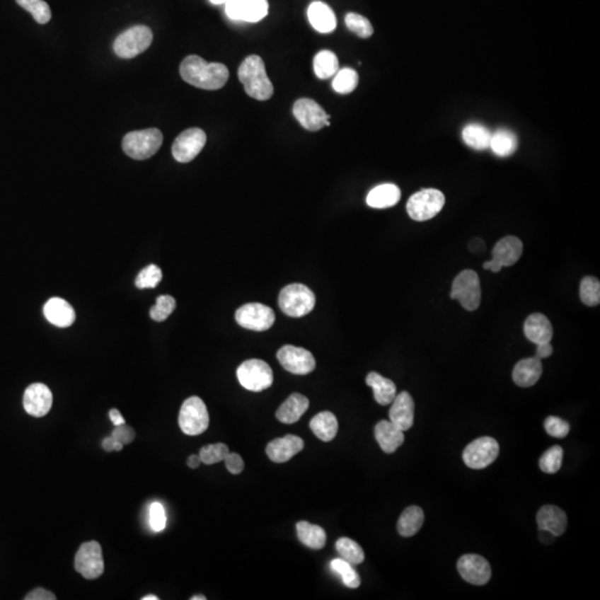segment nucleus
Returning a JSON list of instances; mask_svg holds the SVG:
<instances>
[{
    "label": "nucleus",
    "instance_id": "1",
    "mask_svg": "<svg viewBox=\"0 0 600 600\" xmlns=\"http://www.w3.org/2000/svg\"><path fill=\"white\" fill-rule=\"evenodd\" d=\"M180 76L189 85L204 91L223 88L229 78L227 67L219 62H207L200 56H188L180 65Z\"/></svg>",
    "mask_w": 600,
    "mask_h": 600
},
{
    "label": "nucleus",
    "instance_id": "2",
    "mask_svg": "<svg viewBox=\"0 0 600 600\" xmlns=\"http://www.w3.org/2000/svg\"><path fill=\"white\" fill-rule=\"evenodd\" d=\"M238 77L245 91L251 98L260 101L272 98L274 86L267 76L264 62L259 56L251 54L245 58L239 67Z\"/></svg>",
    "mask_w": 600,
    "mask_h": 600
},
{
    "label": "nucleus",
    "instance_id": "3",
    "mask_svg": "<svg viewBox=\"0 0 600 600\" xmlns=\"http://www.w3.org/2000/svg\"><path fill=\"white\" fill-rule=\"evenodd\" d=\"M163 134L157 128L128 132L122 139L125 154L136 161L153 157L163 145Z\"/></svg>",
    "mask_w": 600,
    "mask_h": 600
},
{
    "label": "nucleus",
    "instance_id": "4",
    "mask_svg": "<svg viewBox=\"0 0 600 600\" xmlns=\"http://www.w3.org/2000/svg\"><path fill=\"white\" fill-rule=\"evenodd\" d=\"M278 304L285 315L299 318L313 311L316 297L307 286L303 284H292L280 292Z\"/></svg>",
    "mask_w": 600,
    "mask_h": 600
},
{
    "label": "nucleus",
    "instance_id": "5",
    "mask_svg": "<svg viewBox=\"0 0 600 600\" xmlns=\"http://www.w3.org/2000/svg\"><path fill=\"white\" fill-rule=\"evenodd\" d=\"M445 196L438 189H422L409 198L407 212L416 221H425L435 217L445 206Z\"/></svg>",
    "mask_w": 600,
    "mask_h": 600
},
{
    "label": "nucleus",
    "instance_id": "6",
    "mask_svg": "<svg viewBox=\"0 0 600 600\" xmlns=\"http://www.w3.org/2000/svg\"><path fill=\"white\" fill-rule=\"evenodd\" d=\"M179 427L188 436H198L207 430L209 414L200 397H190L184 401L179 412Z\"/></svg>",
    "mask_w": 600,
    "mask_h": 600
},
{
    "label": "nucleus",
    "instance_id": "7",
    "mask_svg": "<svg viewBox=\"0 0 600 600\" xmlns=\"http://www.w3.org/2000/svg\"><path fill=\"white\" fill-rule=\"evenodd\" d=\"M153 42V33L149 27L134 26L117 37L114 50L117 56L125 59L136 57L146 52Z\"/></svg>",
    "mask_w": 600,
    "mask_h": 600
},
{
    "label": "nucleus",
    "instance_id": "8",
    "mask_svg": "<svg viewBox=\"0 0 600 600\" xmlns=\"http://www.w3.org/2000/svg\"><path fill=\"white\" fill-rule=\"evenodd\" d=\"M451 299L458 300L466 311H476L481 303V287L478 275L473 270L458 274L451 285Z\"/></svg>",
    "mask_w": 600,
    "mask_h": 600
},
{
    "label": "nucleus",
    "instance_id": "9",
    "mask_svg": "<svg viewBox=\"0 0 600 600\" xmlns=\"http://www.w3.org/2000/svg\"><path fill=\"white\" fill-rule=\"evenodd\" d=\"M237 378L243 388L256 393L270 388L274 383L272 368L266 362L260 359L243 362L237 369Z\"/></svg>",
    "mask_w": 600,
    "mask_h": 600
},
{
    "label": "nucleus",
    "instance_id": "10",
    "mask_svg": "<svg viewBox=\"0 0 600 600\" xmlns=\"http://www.w3.org/2000/svg\"><path fill=\"white\" fill-rule=\"evenodd\" d=\"M75 570L86 579H97L104 574L103 549L97 541L83 543L75 556Z\"/></svg>",
    "mask_w": 600,
    "mask_h": 600
},
{
    "label": "nucleus",
    "instance_id": "11",
    "mask_svg": "<svg viewBox=\"0 0 600 600\" xmlns=\"http://www.w3.org/2000/svg\"><path fill=\"white\" fill-rule=\"evenodd\" d=\"M500 455V445L492 437L473 440L465 448L463 459L471 469H484L492 465Z\"/></svg>",
    "mask_w": 600,
    "mask_h": 600
},
{
    "label": "nucleus",
    "instance_id": "12",
    "mask_svg": "<svg viewBox=\"0 0 600 600\" xmlns=\"http://www.w3.org/2000/svg\"><path fill=\"white\" fill-rule=\"evenodd\" d=\"M523 243L517 237L508 236L500 239L492 249V259L484 262V270L500 272L502 267L515 265L523 255Z\"/></svg>",
    "mask_w": 600,
    "mask_h": 600
},
{
    "label": "nucleus",
    "instance_id": "13",
    "mask_svg": "<svg viewBox=\"0 0 600 600\" xmlns=\"http://www.w3.org/2000/svg\"><path fill=\"white\" fill-rule=\"evenodd\" d=\"M236 321L243 328L255 331L268 330L275 323L272 308L259 303L246 304L236 311Z\"/></svg>",
    "mask_w": 600,
    "mask_h": 600
},
{
    "label": "nucleus",
    "instance_id": "14",
    "mask_svg": "<svg viewBox=\"0 0 600 600\" xmlns=\"http://www.w3.org/2000/svg\"><path fill=\"white\" fill-rule=\"evenodd\" d=\"M207 136L200 128H189L181 132L173 142V156L179 163H186L194 161L206 145Z\"/></svg>",
    "mask_w": 600,
    "mask_h": 600
},
{
    "label": "nucleus",
    "instance_id": "15",
    "mask_svg": "<svg viewBox=\"0 0 600 600\" xmlns=\"http://www.w3.org/2000/svg\"><path fill=\"white\" fill-rule=\"evenodd\" d=\"M280 365L289 373L295 375H307L316 368V360L313 354L301 347L286 345L277 352Z\"/></svg>",
    "mask_w": 600,
    "mask_h": 600
},
{
    "label": "nucleus",
    "instance_id": "16",
    "mask_svg": "<svg viewBox=\"0 0 600 600\" xmlns=\"http://www.w3.org/2000/svg\"><path fill=\"white\" fill-rule=\"evenodd\" d=\"M293 112L296 120L309 132H318L325 126H330V116L313 99H298L294 105Z\"/></svg>",
    "mask_w": 600,
    "mask_h": 600
},
{
    "label": "nucleus",
    "instance_id": "17",
    "mask_svg": "<svg viewBox=\"0 0 600 600\" xmlns=\"http://www.w3.org/2000/svg\"><path fill=\"white\" fill-rule=\"evenodd\" d=\"M461 577L473 585H486L492 577V568L484 557L479 555H463L457 564Z\"/></svg>",
    "mask_w": 600,
    "mask_h": 600
},
{
    "label": "nucleus",
    "instance_id": "18",
    "mask_svg": "<svg viewBox=\"0 0 600 600\" xmlns=\"http://www.w3.org/2000/svg\"><path fill=\"white\" fill-rule=\"evenodd\" d=\"M52 406V393L44 383H36L29 386L23 395V408L30 416H46Z\"/></svg>",
    "mask_w": 600,
    "mask_h": 600
},
{
    "label": "nucleus",
    "instance_id": "19",
    "mask_svg": "<svg viewBox=\"0 0 600 600\" xmlns=\"http://www.w3.org/2000/svg\"><path fill=\"white\" fill-rule=\"evenodd\" d=\"M414 418L415 403L412 397L407 391L396 395L391 403L389 420L399 429L406 432L412 427Z\"/></svg>",
    "mask_w": 600,
    "mask_h": 600
},
{
    "label": "nucleus",
    "instance_id": "20",
    "mask_svg": "<svg viewBox=\"0 0 600 600\" xmlns=\"http://www.w3.org/2000/svg\"><path fill=\"white\" fill-rule=\"evenodd\" d=\"M304 440L295 435H287L277 438L267 445L266 453L274 463H287L294 456L304 449Z\"/></svg>",
    "mask_w": 600,
    "mask_h": 600
},
{
    "label": "nucleus",
    "instance_id": "21",
    "mask_svg": "<svg viewBox=\"0 0 600 600\" xmlns=\"http://www.w3.org/2000/svg\"><path fill=\"white\" fill-rule=\"evenodd\" d=\"M537 524L539 529L549 531L555 537H558L566 531L568 519L564 510L557 506L547 504L539 509L537 514Z\"/></svg>",
    "mask_w": 600,
    "mask_h": 600
},
{
    "label": "nucleus",
    "instance_id": "22",
    "mask_svg": "<svg viewBox=\"0 0 600 600\" xmlns=\"http://www.w3.org/2000/svg\"><path fill=\"white\" fill-rule=\"evenodd\" d=\"M44 315L47 321L60 328L71 326L76 319L74 308L66 300L58 297L47 301L44 306Z\"/></svg>",
    "mask_w": 600,
    "mask_h": 600
},
{
    "label": "nucleus",
    "instance_id": "23",
    "mask_svg": "<svg viewBox=\"0 0 600 600\" xmlns=\"http://www.w3.org/2000/svg\"><path fill=\"white\" fill-rule=\"evenodd\" d=\"M524 333L528 340L536 345L550 342L554 335L550 321L543 313L529 316L524 325Z\"/></svg>",
    "mask_w": 600,
    "mask_h": 600
},
{
    "label": "nucleus",
    "instance_id": "24",
    "mask_svg": "<svg viewBox=\"0 0 600 600\" xmlns=\"http://www.w3.org/2000/svg\"><path fill=\"white\" fill-rule=\"evenodd\" d=\"M375 438L386 454H393L404 444V432L391 420H381L375 427Z\"/></svg>",
    "mask_w": 600,
    "mask_h": 600
},
{
    "label": "nucleus",
    "instance_id": "25",
    "mask_svg": "<svg viewBox=\"0 0 600 600\" xmlns=\"http://www.w3.org/2000/svg\"><path fill=\"white\" fill-rule=\"evenodd\" d=\"M543 374L541 360L537 357L526 358L516 364L512 371V379L519 387H531L539 381Z\"/></svg>",
    "mask_w": 600,
    "mask_h": 600
},
{
    "label": "nucleus",
    "instance_id": "26",
    "mask_svg": "<svg viewBox=\"0 0 600 600\" xmlns=\"http://www.w3.org/2000/svg\"><path fill=\"white\" fill-rule=\"evenodd\" d=\"M309 408V400L301 393H292L285 403H282L276 412V417L282 424H295Z\"/></svg>",
    "mask_w": 600,
    "mask_h": 600
},
{
    "label": "nucleus",
    "instance_id": "27",
    "mask_svg": "<svg viewBox=\"0 0 600 600\" xmlns=\"http://www.w3.org/2000/svg\"><path fill=\"white\" fill-rule=\"evenodd\" d=\"M308 19L311 26L323 34L334 31L337 26L336 16L326 4L315 1L308 8Z\"/></svg>",
    "mask_w": 600,
    "mask_h": 600
},
{
    "label": "nucleus",
    "instance_id": "28",
    "mask_svg": "<svg viewBox=\"0 0 600 600\" xmlns=\"http://www.w3.org/2000/svg\"><path fill=\"white\" fill-rule=\"evenodd\" d=\"M400 189L393 184H383L370 190L368 194V206L376 209L393 207L400 200Z\"/></svg>",
    "mask_w": 600,
    "mask_h": 600
},
{
    "label": "nucleus",
    "instance_id": "29",
    "mask_svg": "<svg viewBox=\"0 0 600 600\" xmlns=\"http://www.w3.org/2000/svg\"><path fill=\"white\" fill-rule=\"evenodd\" d=\"M366 383L374 391L376 401L381 406H387L393 403L397 395L396 385L379 374L371 371L366 378Z\"/></svg>",
    "mask_w": 600,
    "mask_h": 600
},
{
    "label": "nucleus",
    "instance_id": "30",
    "mask_svg": "<svg viewBox=\"0 0 600 600\" xmlns=\"http://www.w3.org/2000/svg\"><path fill=\"white\" fill-rule=\"evenodd\" d=\"M311 432L323 442H331L338 432V420L330 412H321L316 415L309 422Z\"/></svg>",
    "mask_w": 600,
    "mask_h": 600
},
{
    "label": "nucleus",
    "instance_id": "31",
    "mask_svg": "<svg viewBox=\"0 0 600 600\" xmlns=\"http://www.w3.org/2000/svg\"><path fill=\"white\" fill-rule=\"evenodd\" d=\"M298 539L308 548L319 550L326 545V531L321 526L313 525L308 521H299L296 526Z\"/></svg>",
    "mask_w": 600,
    "mask_h": 600
},
{
    "label": "nucleus",
    "instance_id": "32",
    "mask_svg": "<svg viewBox=\"0 0 600 600\" xmlns=\"http://www.w3.org/2000/svg\"><path fill=\"white\" fill-rule=\"evenodd\" d=\"M425 515L422 508L410 506L403 512L397 523V531L403 537H412L420 531Z\"/></svg>",
    "mask_w": 600,
    "mask_h": 600
},
{
    "label": "nucleus",
    "instance_id": "33",
    "mask_svg": "<svg viewBox=\"0 0 600 600\" xmlns=\"http://www.w3.org/2000/svg\"><path fill=\"white\" fill-rule=\"evenodd\" d=\"M492 132L480 124H469L463 129L466 145L476 150L488 149Z\"/></svg>",
    "mask_w": 600,
    "mask_h": 600
},
{
    "label": "nucleus",
    "instance_id": "34",
    "mask_svg": "<svg viewBox=\"0 0 600 600\" xmlns=\"http://www.w3.org/2000/svg\"><path fill=\"white\" fill-rule=\"evenodd\" d=\"M518 142L514 132L508 129H498L492 134L489 148L500 157L512 156L517 150Z\"/></svg>",
    "mask_w": 600,
    "mask_h": 600
},
{
    "label": "nucleus",
    "instance_id": "35",
    "mask_svg": "<svg viewBox=\"0 0 600 600\" xmlns=\"http://www.w3.org/2000/svg\"><path fill=\"white\" fill-rule=\"evenodd\" d=\"M313 70L319 79H328L339 70L338 58L330 50H321L313 59Z\"/></svg>",
    "mask_w": 600,
    "mask_h": 600
},
{
    "label": "nucleus",
    "instance_id": "36",
    "mask_svg": "<svg viewBox=\"0 0 600 600\" xmlns=\"http://www.w3.org/2000/svg\"><path fill=\"white\" fill-rule=\"evenodd\" d=\"M336 549L342 558L352 565H359L365 560V553L352 539L346 537L339 538L336 541Z\"/></svg>",
    "mask_w": 600,
    "mask_h": 600
},
{
    "label": "nucleus",
    "instance_id": "37",
    "mask_svg": "<svg viewBox=\"0 0 600 600\" xmlns=\"http://www.w3.org/2000/svg\"><path fill=\"white\" fill-rule=\"evenodd\" d=\"M268 13L267 0H241V21L257 23Z\"/></svg>",
    "mask_w": 600,
    "mask_h": 600
},
{
    "label": "nucleus",
    "instance_id": "38",
    "mask_svg": "<svg viewBox=\"0 0 600 600\" xmlns=\"http://www.w3.org/2000/svg\"><path fill=\"white\" fill-rule=\"evenodd\" d=\"M358 81L359 78L356 70L352 68H344V69L338 70L335 75L333 88L336 93L346 95L357 88Z\"/></svg>",
    "mask_w": 600,
    "mask_h": 600
},
{
    "label": "nucleus",
    "instance_id": "39",
    "mask_svg": "<svg viewBox=\"0 0 600 600\" xmlns=\"http://www.w3.org/2000/svg\"><path fill=\"white\" fill-rule=\"evenodd\" d=\"M331 570L342 576V582L348 588L356 589L360 586V577L358 572L354 570V565L346 562L345 559L336 558L331 560Z\"/></svg>",
    "mask_w": 600,
    "mask_h": 600
},
{
    "label": "nucleus",
    "instance_id": "40",
    "mask_svg": "<svg viewBox=\"0 0 600 600\" xmlns=\"http://www.w3.org/2000/svg\"><path fill=\"white\" fill-rule=\"evenodd\" d=\"M580 299L585 305L594 307L598 306L600 303V282L598 278L588 277L584 278L580 282Z\"/></svg>",
    "mask_w": 600,
    "mask_h": 600
},
{
    "label": "nucleus",
    "instance_id": "41",
    "mask_svg": "<svg viewBox=\"0 0 600 600\" xmlns=\"http://www.w3.org/2000/svg\"><path fill=\"white\" fill-rule=\"evenodd\" d=\"M16 1L23 9L29 11L38 23L44 25L52 19L50 5L44 0H16Z\"/></svg>",
    "mask_w": 600,
    "mask_h": 600
},
{
    "label": "nucleus",
    "instance_id": "42",
    "mask_svg": "<svg viewBox=\"0 0 600 600\" xmlns=\"http://www.w3.org/2000/svg\"><path fill=\"white\" fill-rule=\"evenodd\" d=\"M562 456H564V450L560 446L549 448L541 456L539 467L543 473H556L559 469L562 468Z\"/></svg>",
    "mask_w": 600,
    "mask_h": 600
},
{
    "label": "nucleus",
    "instance_id": "43",
    "mask_svg": "<svg viewBox=\"0 0 600 600\" xmlns=\"http://www.w3.org/2000/svg\"><path fill=\"white\" fill-rule=\"evenodd\" d=\"M345 21H346L347 28L360 38H369V37L373 36V26L364 16L356 13H347Z\"/></svg>",
    "mask_w": 600,
    "mask_h": 600
},
{
    "label": "nucleus",
    "instance_id": "44",
    "mask_svg": "<svg viewBox=\"0 0 600 600\" xmlns=\"http://www.w3.org/2000/svg\"><path fill=\"white\" fill-rule=\"evenodd\" d=\"M161 279H163V272L161 268L156 265H149L138 274L136 278V287L139 289H151V288L157 287Z\"/></svg>",
    "mask_w": 600,
    "mask_h": 600
},
{
    "label": "nucleus",
    "instance_id": "45",
    "mask_svg": "<svg viewBox=\"0 0 600 600\" xmlns=\"http://www.w3.org/2000/svg\"><path fill=\"white\" fill-rule=\"evenodd\" d=\"M176 308V300L168 295L159 296L156 299V305L150 309V317L158 323L165 321Z\"/></svg>",
    "mask_w": 600,
    "mask_h": 600
},
{
    "label": "nucleus",
    "instance_id": "46",
    "mask_svg": "<svg viewBox=\"0 0 600 600\" xmlns=\"http://www.w3.org/2000/svg\"><path fill=\"white\" fill-rule=\"evenodd\" d=\"M229 454L227 445L223 443L212 444V445L204 446L200 449V457L202 463L206 465H214V463L224 461Z\"/></svg>",
    "mask_w": 600,
    "mask_h": 600
},
{
    "label": "nucleus",
    "instance_id": "47",
    "mask_svg": "<svg viewBox=\"0 0 600 600\" xmlns=\"http://www.w3.org/2000/svg\"><path fill=\"white\" fill-rule=\"evenodd\" d=\"M545 429L548 435L556 438L566 437L570 432V426L568 422H565L558 417L550 416L545 420Z\"/></svg>",
    "mask_w": 600,
    "mask_h": 600
},
{
    "label": "nucleus",
    "instance_id": "48",
    "mask_svg": "<svg viewBox=\"0 0 600 600\" xmlns=\"http://www.w3.org/2000/svg\"><path fill=\"white\" fill-rule=\"evenodd\" d=\"M167 523L166 512L161 502H154L149 509V524L154 531H163Z\"/></svg>",
    "mask_w": 600,
    "mask_h": 600
},
{
    "label": "nucleus",
    "instance_id": "49",
    "mask_svg": "<svg viewBox=\"0 0 600 600\" xmlns=\"http://www.w3.org/2000/svg\"><path fill=\"white\" fill-rule=\"evenodd\" d=\"M115 427L116 428L112 432V437L117 442H120L122 445H128V444L132 443V440L135 439V432L127 425L122 424L120 426H115Z\"/></svg>",
    "mask_w": 600,
    "mask_h": 600
},
{
    "label": "nucleus",
    "instance_id": "50",
    "mask_svg": "<svg viewBox=\"0 0 600 600\" xmlns=\"http://www.w3.org/2000/svg\"><path fill=\"white\" fill-rule=\"evenodd\" d=\"M226 468L233 475H239L245 468V463L239 454L229 453L225 461Z\"/></svg>",
    "mask_w": 600,
    "mask_h": 600
},
{
    "label": "nucleus",
    "instance_id": "51",
    "mask_svg": "<svg viewBox=\"0 0 600 600\" xmlns=\"http://www.w3.org/2000/svg\"><path fill=\"white\" fill-rule=\"evenodd\" d=\"M226 13L231 21H241V0H227Z\"/></svg>",
    "mask_w": 600,
    "mask_h": 600
},
{
    "label": "nucleus",
    "instance_id": "52",
    "mask_svg": "<svg viewBox=\"0 0 600 600\" xmlns=\"http://www.w3.org/2000/svg\"><path fill=\"white\" fill-rule=\"evenodd\" d=\"M26 600H54L56 596L44 588H37L25 597Z\"/></svg>",
    "mask_w": 600,
    "mask_h": 600
},
{
    "label": "nucleus",
    "instance_id": "53",
    "mask_svg": "<svg viewBox=\"0 0 600 600\" xmlns=\"http://www.w3.org/2000/svg\"><path fill=\"white\" fill-rule=\"evenodd\" d=\"M551 354H553V346H551L550 342H543V344L537 345L535 357L541 360L543 358H548L549 356H551Z\"/></svg>",
    "mask_w": 600,
    "mask_h": 600
},
{
    "label": "nucleus",
    "instance_id": "54",
    "mask_svg": "<svg viewBox=\"0 0 600 600\" xmlns=\"http://www.w3.org/2000/svg\"><path fill=\"white\" fill-rule=\"evenodd\" d=\"M122 447H124V445L120 444V442H117L116 439H114L112 436L105 438L104 442H103V448L106 451H120Z\"/></svg>",
    "mask_w": 600,
    "mask_h": 600
},
{
    "label": "nucleus",
    "instance_id": "55",
    "mask_svg": "<svg viewBox=\"0 0 600 600\" xmlns=\"http://www.w3.org/2000/svg\"><path fill=\"white\" fill-rule=\"evenodd\" d=\"M109 418L112 420V424L115 426H120V425L125 424L124 417L120 414V410H117V409H110V412H109Z\"/></svg>",
    "mask_w": 600,
    "mask_h": 600
},
{
    "label": "nucleus",
    "instance_id": "56",
    "mask_svg": "<svg viewBox=\"0 0 600 600\" xmlns=\"http://www.w3.org/2000/svg\"><path fill=\"white\" fill-rule=\"evenodd\" d=\"M555 537L553 533H549V531H543V529H539V539L543 541V543H551L555 541Z\"/></svg>",
    "mask_w": 600,
    "mask_h": 600
},
{
    "label": "nucleus",
    "instance_id": "57",
    "mask_svg": "<svg viewBox=\"0 0 600 600\" xmlns=\"http://www.w3.org/2000/svg\"><path fill=\"white\" fill-rule=\"evenodd\" d=\"M200 463H202V459H200V455L189 456L188 459H187V465H188L189 468H198Z\"/></svg>",
    "mask_w": 600,
    "mask_h": 600
},
{
    "label": "nucleus",
    "instance_id": "58",
    "mask_svg": "<svg viewBox=\"0 0 600 600\" xmlns=\"http://www.w3.org/2000/svg\"><path fill=\"white\" fill-rule=\"evenodd\" d=\"M159 598L155 595H148L145 596V597L142 598V600H158Z\"/></svg>",
    "mask_w": 600,
    "mask_h": 600
},
{
    "label": "nucleus",
    "instance_id": "59",
    "mask_svg": "<svg viewBox=\"0 0 600 600\" xmlns=\"http://www.w3.org/2000/svg\"><path fill=\"white\" fill-rule=\"evenodd\" d=\"M227 0H210V3L214 4V5H221V4H225Z\"/></svg>",
    "mask_w": 600,
    "mask_h": 600
},
{
    "label": "nucleus",
    "instance_id": "60",
    "mask_svg": "<svg viewBox=\"0 0 600 600\" xmlns=\"http://www.w3.org/2000/svg\"><path fill=\"white\" fill-rule=\"evenodd\" d=\"M192 600H206V597L202 595H197L194 596V597L190 598Z\"/></svg>",
    "mask_w": 600,
    "mask_h": 600
}]
</instances>
